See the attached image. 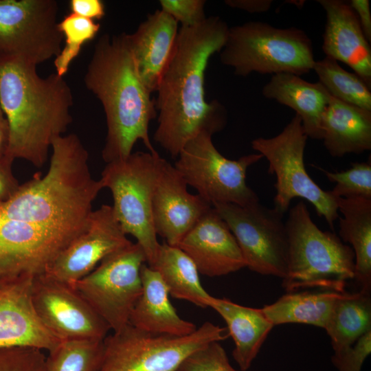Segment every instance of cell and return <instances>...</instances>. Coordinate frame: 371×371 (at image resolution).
Returning a JSON list of instances; mask_svg holds the SVG:
<instances>
[{
	"instance_id": "cell-1",
	"label": "cell",
	"mask_w": 371,
	"mask_h": 371,
	"mask_svg": "<svg viewBox=\"0 0 371 371\" xmlns=\"http://www.w3.org/2000/svg\"><path fill=\"white\" fill-rule=\"evenodd\" d=\"M51 148L46 174L36 173L0 205V282L45 273L87 229L93 202L104 188L92 177L76 134L58 137Z\"/></svg>"
},
{
	"instance_id": "cell-2",
	"label": "cell",
	"mask_w": 371,
	"mask_h": 371,
	"mask_svg": "<svg viewBox=\"0 0 371 371\" xmlns=\"http://www.w3.org/2000/svg\"><path fill=\"white\" fill-rule=\"evenodd\" d=\"M219 16L181 26L172 58L158 85L155 100L158 126L155 141L172 157L202 131L212 134L226 124V111L218 101L205 99V71L210 57L223 49L229 32Z\"/></svg>"
},
{
	"instance_id": "cell-3",
	"label": "cell",
	"mask_w": 371,
	"mask_h": 371,
	"mask_svg": "<svg viewBox=\"0 0 371 371\" xmlns=\"http://www.w3.org/2000/svg\"><path fill=\"white\" fill-rule=\"evenodd\" d=\"M84 82L105 113L107 133L102 157L106 164L126 158L139 140L148 152L157 153L148 133L157 116L155 101L137 74L125 33L100 37Z\"/></svg>"
},
{
	"instance_id": "cell-4",
	"label": "cell",
	"mask_w": 371,
	"mask_h": 371,
	"mask_svg": "<svg viewBox=\"0 0 371 371\" xmlns=\"http://www.w3.org/2000/svg\"><path fill=\"white\" fill-rule=\"evenodd\" d=\"M0 104L9 126L8 157L42 166L73 120L72 92L64 77H41L36 66L0 60Z\"/></svg>"
},
{
	"instance_id": "cell-5",
	"label": "cell",
	"mask_w": 371,
	"mask_h": 371,
	"mask_svg": "<svg viewBox=\"0 0 371 371\" xmlns=\"http://www.w3.org/2000/svg\"><path fill=\"white\" fill-rule=\"evenodd\" d=\"M285 227L287 269L282 286L289 292L302 289L345 292L355 279V254L333 232L321 230L304 201L291 208Z\"/></svg>"
},
{
	"instance_id": "cell-6",
	"label": "cell",
	"mask_w": 371,
	"mask_h": 371,
	"mask_svg": "<svg viewBox=\"0 0 371 371\" xmlns=\"http://www.w3.org/2000/svg\"><path fill=\"white\" fill-rule=\"evenodd\" d=\"M220 60L244 77L254 72L301 76L313 70L315 62L312 41L304 30L261 21L229 27Z\"/></svg>"
},
{
	"instance_id": "cell-7",
	"label": "cell",
	"mask_w": 371,
	"mask_h": 371,
	"mask_svg": "<svg viewBox=\"0 0 371 371\" xmlns=\"http://www.w3.org/2000/svg\"><path fill=\"white\" fill-rule=\"evenodd\" d=\"M166 161L157 153H132L107 163L100 179L112 194V207L124 232L137 240L150 267L160 245L153 225L152 201Z\"/></svg>"
},
{
	"instance_id": "cell-8",
	"label": "cell",
	"mask_w": 371,
	"mask_h": 371,
	"mask_svg": "<svg viewBox=\"0 0 371 371\" xmlns=\"http://www.w3.org/2000/svg\"><path fill=\"white\" fill-rule=\"evenodd\" d=\"M228 337L225 328L210 322L186 336L151 333L128 324L104 339L98 371H177L191 353Z\"/></svg>"
},
{
	"instance_id": "cell-9",
	"label": "cell",
	"mask_w": 371,
	"mask_h": 371,
	"mask_svg": "<svg viewBox=\"0 0 371 371\" xmlns=\"http://www.w3.org/2000/svg\"><path fill=\"white\" fill-rule=\"evenodd\" d=\"M307 138L300 117L295 115L279 134L254 139L251 147L267 159L269 173L276 177L274 207L284 214L294 198L304 199L333 229L339 216L337 198L330 190L322 189L306 170L304 155Z\"/></svg>"
},
{
	"instance_id": "cell-10",
	"label": "cell",
	"mask_w": 371,
	"mask_h": 371,
	"mask_svg": "<svg viewBox=\"0 0 371 371\" xmlns=\"http://www.w3.org/2000/svg\"><path fill=\"white\" fill-rule=\"evenodd\" d=\"M213 134L204 131L189 140L180 151L174 167L187 185L214 203L246 206L259 201L246 183L247 169L259 161L260 153L232 160L223 156L214 145Z\"/></svg>"
},
{
	"instance_id": "cell-11",
	"label": "cell",
	"mask_w": 371,
	"mask_h": 371,
	"mask_svg": "<svg viewBox=\"0 0 371 371\" xmlns=\"http://www.w3.org/2000/svg\"><path fill=\"white\" fill-rule=\"evenodd\" d=\"M146 263L142 247L131 243L106 256L72 286L117 331L128 324L142 285L141 268Z\"/></svg>"
},
{
	"instance_id": "cell-12",
	"label": "cell",
	"mask_w": 371,
	"mask_h": 371,
	"mask_svg": "<svg viewBox=\"0 0 371 371\" xmlns=\"http://www.w3.org/2000/svg\"><path fill=\"white\" fill-rule=\"evenodd\" d=\"M55 0H0V60L37 66L61 51Z\"/></svg>"
},
{
	"instance_id": "cell-13",
	"label": "cell",
	"mask_w": 371,
	"mask_h": 371,
	"mask_svg": "<svg viewBox=\"0 0 371 371\" xmlns=\"http://www.w3.org/2000/svg\"><path fill=\"white\" fill-rule=\"evenodd\" d=\"M212 206L234 236L245 267L283 279L288 254L284 214L259 201L246 206L232 203H214Z\"/></svg>"
},
{
	"instance_id": "cell-14",
	"label": "cell",
	"mask_w": 371,
	"mask_h": 371,
	"mask_svg": "<svg viewBox=\"0 0 371 371\" xmlns=\"http://www.w3.org/2000/svg\"><path fill=\"white\" fill-rule=\"evenodd\" d=\"M33 308L42 324L58 341H102L111 330L70 285L43 273L33 278Z\"/></svg>"
},
{
	"instance_id": "cell-15",
	"label": "cell",
	"mask_w": 371,
	"mask_h": 371,
	"mask_svg": "<svg viewBox=\"0 0 371 371\" xmlns=\"http://www.w3.org/2000/svg\"><path fill=\"white\" fill-rule=\"evenodd\" d=\"M131 243L112 206L102 205L93 210L87 229L60 254L45 274L71 286L106 256Z\"/></svg>"
},
{
	"instance_id": "cell-16",
	"label": "cell",
	"mask_w": 371,
	"mask_h": 371,
	"mask_svg": "<svg viewBox=\"0 0 371 371\" xmlns=\"http://www.w3.org/2000/svg\"><path fill=\"white\" fill-rule=\"evenodd\" d=\"M187 186L174 166L166 161L153 194L152 215L157 235L172 246H177L212 207L199 194H190Z\"/></svg>"
},
{
	"instance_id": "cell-17",
	"label": "cell",
	"mask_w": 371,
	"mask_h": 371,
	"mask_svg": "<svg viewBox=\"0 0 371 371\" xmlns=\"http://www.w3.org/2000/svg\"><path fill=\"white\" fill-rule=\"evenodd\" d=\"M177 247L191 258L199 273L206 276H222L245 267L234 236L213 206Z\"/></svg>"
},
{
	"instance_id": "cell-18",
	"label": "cell",
	"mask_w": 371,
	"mask_h": 371,
	"mask_svg": "<svg viewBox=\"0 0 371 371\" xmlns=\"http://www.w3.org/2000/svg\"><path fill=\"white\" fill-rule=\"evenodd\" d=\"M32 280L0 285V349L30 347L49 352L61 342L45 328L33 308Z\"/></svg>"
},
{
	"instance_id": "cell-19",
	"label": "cell",
	"mask_w": 371,
	"mask_h": 371,
	"mask_svg": "<svg viewBox=\"0 0 371 371\" xmlns=\"http://www.w3.org/2000/svg\"><path fill=\"white\" fill-rule=\"evenodd\" d=\"M326 12L322 36L325 56L350 67L370 87L371 49L348 1L317 0Z\"/></svg>"
},
{
	"instance_id": "cell-20",
	"label": "cell",
	"mask_w": 371,
	"mask_h": 371,
	"mask_svg": "<svg viewBox=\"0 0 371 371\" xmlns=\"http://www.w3.org/2000/svg\"><path fill=\"white\" fill-rule=\"evenodd\" d=\"M179 29L172 16L157 10L148 14L135 32L125 33L137 74L151 93L157 91L172 58Z\"/></svg>"
},
{
	"instance_id": "cell-21",
	"label": "cell",
	"mask_w": 371,
	"mask_h": 371,
	"mask_svg": "<svg viewBox=\"0 0 371 371\" xmlns=\"http://www.w3.org/2000/svg\"><path fill=\"white\" fill-rule=\"evenodd\" d=\"M142 293L135 303L128 324L142 330L160 335L186 336L197 327L181 318L169 299L159 274L146 263L140 271Z\"/></svg>"
},
{
	"instance_id": "cell-22",
	"label": "cell",
	"mask_w": 371,
	"mask_h": 371,
	"mask_svg": "<svg viewBox=\"0 0 371 371\" xmlns=\"http://www.w3.org/2000/svg\"><path fill=\"white\" fill-rule=\"evenodd\" d=\"M262 95L292 109L302 121L308 137L322 140L321 122L330 93L319 82H310L287 73L271 76L262 89Z\"/></svg>"
},
{
	"instance_id": "cell-23",
	"label": "cell",
	"mask_w": 371,
	"mask_h": 371,
	"mask_svg": "<svg viewBox=\"0 0 371 371\" xmlns=\"http://www.w3.org/2000/svg\"><path fill=\"white\" fill-rule=\"evenodd\" d=\"M324 145L333 157L371 149V111L342 102L330 94L322 115Z\"/></svg>"
},
{
	"instance_id": "cell-24",
	"label": "cell",
	"mask_w": 371,
	"mask_h": 371,
	"mask_svg": "<svg viewBox=\"0 0 371 371\" xmlns=\"http://www.w3.org/2000/svg\"><path fill=\"white\" fill-rule=\"evenodd\" d=\"M225 322L234 343L232 356L241 371H247L274 326L262 308H251L210 295L207 302Z\"/></svg>"
},
{
	"instance_id": "cell-25",
	"label": "cell",
	"mask_w": 371,
	"mask_h": 371,
	"mask_svg": "<svg viewBox=\"0 0 371 371\" xmlns=\"http://www.w3.org/2000/svg\"><path fill=\"white\" fill-rule=\"evenodd\" d=\"M339 234L352 245L355 254V279L360 289L371 290V199L337 198Z\"/></svg>"
},
{
	"instance_id": "cell-26",
	"label": "cell",
	"mask_w": 371,
	"mask_h": 371,
	"mask_svg": "<svg viewBox=\"0 0 371 371\" xmlns=\"http://www.w3.org/2000/svg\"><path fill=\"white\" fill-rule=\"evenodd\" d=\"M371 290L342 292L336 300L324 328L330 339L333 355L350 348L371 331Z\"/></svg>"
},
{
	"instance_id": "cell-27",
	"label": "cell",
	"mask_w": 371,
	"mask_h": 371,
	"mask_svg": "<svg viewBox=\"0 0 371 371\" xmlns=\"http://www.w3.org/2000/svg\"><path fill=\"white\" fill-rule=\"evenodd\" d=\"M151 268L159 274L172 297L207 307L210 295L201 283L195 264L179 247L165 241L160 243Z\"/></svg>"
},
{
	"instance_id": "cell-28",
	"label": "cell",
	"mask_w": 371,
	"mask_h": 371,
	"mask_svg": "<svg viewBox=\"0 0 371 371\" xmlns=\"http://www.w3.org/2000/svg\"><path fill=\"white\" fill-rule=\"evenodd\" d=\"M341 292H289L262 309L274 325L304 324L325 328L334 304Z\"/></svg>"
},
{
	"instance_id": "cell-29",
	"label": "cell",
	"mask_w": 371,
	"mask_h": 371,
	"mask_svg": "<svg viewBox=\"0 0 371 371\" xmlns=\"http://www.w3.org/2000/svg\"><path fill=\"white\" fill-rule=\"evenodd\" d=\"M313 70L328 92L346 103L371 111L370 87L355 73L343 69L337 61L325 56L315 60Z\"/></svg>"
},
{
	"instance_id": "cell-30",
	"label": "cell",
	"mask_w": 371,
	"mask_h": 371,
	"mask_svg": "<svg viewBox=\"0 0 371 371\" xmlns=\"http://www.w3.org/2000/svg\"><path fill=\"white\" fill-rule=\"evenodd\" d=\"M103 349V340L61 341L48 352L45 371H98Z\"/></svg>"
},
{
	"instance_id": "cell-31",
	"label": "cell",
	"mask_w": 371,
	"mask_h": 371,
	"mask_svg": "<svg viewBox=\"0 0 371 371\" xmlns=\"http://www.w3.org/2000/svg\"><path fill=\"white\" fill-rule=\"evenodd\" d=\"M64 47L54 60L56 73L62 77L67 74L73 60L79 55L82 46L92 41L100 28L94 21L69 13L58 23Z\"/></svg>"
},
{
	"instance_id": "cell-32",
	"label": "cell",
	"mask_w": 371,
	"mask_h": 371,
	"mask_svg": "<svg viewBox=\"0 0 371 371\" xmlns=\"http://www.w3.org/2000/svg\"><path fill=\"white\" fill-rule=\"evenodd\" d=\"M330 182V190L335 198L363 197L371 199V163L355 162L345 171L329 172L322 170Z\"/></svg>"
},
{
	"instance_id": "cell-33",
	"label": "cell",
	"mask_w": 371,
	"mask_h": 371,
	"mask_svg": "<svg viewBox=\"0 0 371 371\" xmlns=\"http://www.w3.org/2000/svg\"><path fill=\"white\" fill-rule=\"evenodd\" d=\"M177 371L239 370L230 364L227 353L219 341H213L188 355Z\"/></svg>"
},
{
	"instance_id": "cell-34",
	"label": "cell",
	"mask_w": 371,
	"mask_h": 371,
	"mask_svg": "<svg viewBox=\"0 0 371 371\" xmlns=\"http://www.w3.org/2000/svg\"><path fill=\"white\" fill-rule=\"evenodd\" d=\"M46 357L35 348L0 349V371H45Z\"/></svg>"
},
{
	"instance_id": "cell-35",
	"label": "cell",
	"mask_w": 371,
	"mask_h": 371,
	"mask_svg": "<svg viewBox=\"0 0 371 371\" xmlns=\"http://www.w3.org/2000/svg\"><path fill=\"white\" fill-rule=\"evenodd\" d=\"M204 0H161V10L172 16L181 26L198 25L207 17Z\"/></svg>"
},
{
	"instance_id": "cell-36",
	"label": "cell",
	"mask_w": 371,
	"mask_h": 371,
	"mask_svg": "<svg viewBox=\"0 0 371 371\" xmlns=\"http://www.w3.org/2000/svg\"><path fill=\"white\" fill-rule=\"evenodd\" d=\"M370 353L371 331L361 337L350 348L333 355L331 360L338 371H361Z\"/></svg>"
},
{
	"instance_id": "cell-37",
	"label": "cell",
	"mask_w": 371,
	"mask_h": 371,
	"mask_svg": "<svg viewBox=\"0 0 371 371\" xmlns=\"http://www.w3.org/2000/svg\"><path fill=\"white\" fill-rule=\"evenodd\" d=\"M12 162L8 157L0 159V205L8 201L20 186L12 172Z\"/></svg>"
},
{
	"instance_id": "cell-38",
	"label": "cell",
	"mask_w": 371,
	"mask_h": 371,
	"mask_svg": "<svg viewBox=\"0 0 371 371\" xmlns=\"http://www.w3.org/2000/svg\"><path fill=\"white\" fill-rule=\"evenodd\" d=\"M71 13L94 21L105 15V7L101 0H71L69 2Z\"/></svg>"
},
{
	"instance_id": "cell-39",
	"label": "cell",
	"mask_w": 371,
	"mask_h": 371,
	"mask_svg": "<svg viewBox=\"0 0 371 371\" xmlns=\"http://www.w3.org/2000/svg\"><path fill=\"white\" fill-rule=\"evenodd\" d=\"M349 4L355 12L362 31L368 41H371V13L368 0H351Z\"/></svg>"
},
{
	"instance_id": "cell-40",
	"label": "cell",
	"mask_w": 371,
	"mask_h": 371,
	"mask_svg": "<svg viewBox=\"0 0 371 371\" xmlns=\"http://www.w3.org/2000/svg\"><path fill=\"white\" fill-rule=\"evenodd\" d=\"M272 0H226L225 3L232 8L239 9L249 13H262L271 7Z\"/></svg>"
},
{
	"instance_id": "cell-41",
	"label": "cell",
	"mask_w": 371,
	"mask_h": 371,
	"mask_svg": "<svg viewBox=\"0 0 371 371\" xmlns=\"http://www.w3.org/2000/svg\"><path fill=\"white\" fill-rule=\"evenodd\" d=\"M9 135L8 123L0 104V159L8 157Z\"/></svg>"
},
{
	"instance_id": "cell-42",
	"label": "cell",
	"mask_w": 371,
	"mask_h": 371,
	"mask_svg": "<svg viewBox=\"0 0 371 371\" xmlns=\"http://www.w3.org/2000/svg\"><path fill=\"white\" fill-rule=\"evenodd\" d=\"M286 2H289V3L294 4L298 8H302L305 3V1H286Z\"/></svg>"
},
{
	"instance_id": "cell-43",
	"label": "cell",
	"mask_w": 371,
	"mask_h": 371,
	"mask_svg": "<svg viewBox=\"0 0 371 371\" xmlns=\"http://www.w3.org/2000/svg\"><path fill=\"white\" fill-rule=\"evenodd\" d=\"M1 285V284H0Z\"/></svg>"
}]
</instances>
